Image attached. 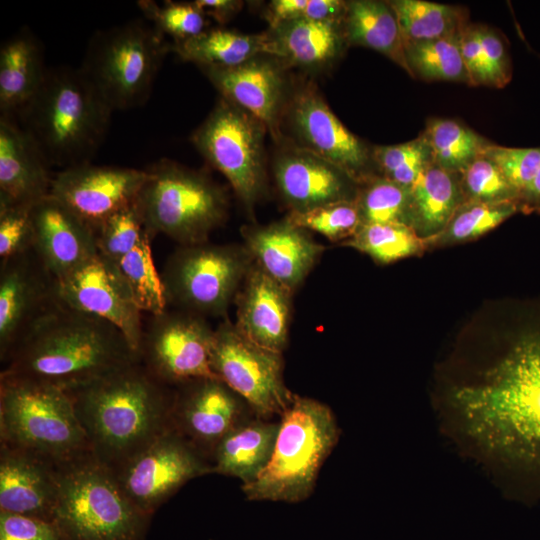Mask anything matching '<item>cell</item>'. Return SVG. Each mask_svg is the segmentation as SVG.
I'll use <instances>...</instances> for the list:
<instances>
[{
	"instance_id": "obj_1",
	"label": "cell",
	"mask_w": 540,
	"mask_h": 540,
	"mask_svg": "<svg viewBox=\"0 0 540 540\" xmlns=\"http://www.w3.org/2000/svg\"><path fill=\"white\" fill-rule=\"evenodd\" d=\"M459 431L540 488V334L517 340L477 379L454 387Z\"/></svg>"
},
{
	"instance_id": "obj_2",
	"label": "cell",
	"mask_w": 540,
	"mask_h": 540,
	"mask_svg": "<svg viewBox=\"0 0 540 540\" xmlns=\"http://www.w3.org/2000/svg\"><path fill=\"white\" fill-rule=\"evenodd\" d=\"M139 360L112 323L61 302L1 363L0 378L47 384L68 392Z\"/></svg>"
},
{
	"instance_id": "obj_3",
	"label": "cell",
	"mask_w": 540,
	"mask_h": 540,
	"mask_svg": "<svg viewBox=\"0 0 540 540\" xmlns=\"http://www.w3.org/2000/svg\"><path fill=\"white\" fill-rule=\"evenodd\" d=\"M67 393L91 454L113 472L170 429L173 387L140 360Z\"/></svg>"
},
{
	"instance_id": "obj_4",
	"label": "cell",
	"mask_w": 540,
	"mask_h": 540,
	"mask_svg": "<svg viewBox=\"0 0 540 540\" xmlns=\"http://www.w3.org/2000/svg\"><path fill=\"white\" fill-rule=\"evenodd\" d=\"M113 111L80 69H47L34 97L17 113L48 166L90 163Z\"/></svg>"
},
{
	"instance_id": "obj_5",
	"label": "cell",
	"mask_w": 540,
	"mask_h": 540,
	"mask_svg": "<svg viewBox=\"0 0 540 540\" xmlns=\"http://www.w3.org/2000/svg\"><path fill=\"white\" fill-rule=\"evenodd\" d=\"M326 404L294 394L281 415L273 454L258 478L241 489L249 501L298 503L311 496L321 467L339 440Z\"/></svg>"
},
{
	"instance_id": "obj_6",
	"label": "cell",
	"mask_w": 540,
	"mask_h": 540,
	"mask_svg": "<svg viewBox=\"0 0 540 540\" xmlns=\"http://www.w3.org/2000/svg\"><path fill=\"white\" fill-rule=\"evenodd\" d=\"M57 474L53 522L62 540H145L152 515L131 502L91 453L57 465Z\"/></svg>"
},
{
	"instance_id": "obj_7",
	"label": "cell",
	"mask_w": 540,
	"mask_h": 540,
	"mask_svg": "<svg viewBox=\"0 0 540 540\" xmlns=\"http://www.w3.org/2000/svg\"><path fill=\"white\" fill-rule=\"evenodd\" d=\"M0 445L55 465L91 453L66 391L8 378H0Z\"/></svg>"
},
{
	"instance_id": "obj_8",
	"label": "cell",
	"mask_w": 540,
	"mask_h": 540,
	"mask_svg": "<svg viewBox=\"0 0 540 540\" xmlns=\"http://www.w3.org/2000/svg\"><path fill=\"white\" fill-rule=\"evenodd\" d=\"M146 171L135 205L150 239L164 234L183 246L207 242L226 219L224 191L205 174L170 159Z\"/></svg>"
},
{
	"instance_id": "obj_9",
	"label": "cell",
	"mask_w": 540,
	"mask_h": 540,
	"mask_svg": "<svg viewBox=\"0 0 540 540\" xmlns=\"http://www.w3.org/2000/svg\"><path fill=\"white\" fill-rule=\"evenodd\" d=\"M171 47L152 23L130 21L95 33L80 68L112 111L142 106Z\"/></svg>"
},
{
	"instance_id": "obj_10",
	"label": "cell",
	"mask_w": 540,
	"mask_h": 540,
	"mask_svg": "<svg viewBox=\"0 0 540 540\" xmlns=\"http://www.w3.org/2000/svg\"><path fill=\"white\" fill-rule=\"evenodd\" d=\"M247 249L207 242L186 245L167 260L160 274L168 305L198 315H221L236 297L249 269Z\"/></svg>"
},
{
	"instance_id": "obj_11",
	"label": "cell",
	"mask_w": 540,
	"mask_h": 540,
	"mask_svg": "<svg viewBox=\"0 0 540 540\" xmlns=\"http://www.w3.org/2000/svg\"><path fill=\"white\" fill-rule=\"evenodd\" d=\"M266 130L256 117L221 98L191 137L196 149L226 177L249 210L265 189Z\"/></svg>"
},
{
	"instance_id": "obj_12",
	"label": "cell",
	"mask_w": 540,
	"mask_h": 540,
	"mask_svg": "<svg viewBox=\"0 0 540 540\" xmlns=\"http://www.w3.org/2000/svg\"><path fill=\"white\" fill-rule=\"evenodd\" d=\"M211 367L257 417H281L293 400L295 393L283 378L282 353L254 343L229 321L214 330Z\"/></svg>"
},
{
	"instance_id": "obj_13",
	"label": "cell",
	"mask_w": 540,
	"mask_h": 540,
	"mask_svg": "<svg viewBox=\"0 0 540 540\" xmlns=\"http://www.w3.org/2000/svg\"><path fill=\"white\" fill-rule=\"evenodd\" d=\"M213 336L203 316L167 307L144 323L140 361L172 387L193 379L217 378L211 367Z\"/></svg>"
},
{
	"instance_id": "obj_14",
	"label": "cell",
	"mask_w": 540,
	"mask_h": 540,
	"mask_svg": "<svg viewBox=\"0 0 540 540\" xmlns=\"http://www.w3.org/2000/svg\"><path fill=\"white\" fill-rule=\"evenodd\" d=\"M113 473L131 502L153 515L187 482L212 473V466L168 429Z\"/></svg>"
},
{
	"instance_id": "obj_15",
	"label": "cell",
	"mask_w": 540,
	"mask_h": 540,
	"mask_svg": "<svg viewBox=\"0 0 540 540\" xmlns=\"http://www.w3.org/2000/svg\"><path fill=\"white\" fill-rule=\"evenodd\" d=\"M255 416L247 402L218 378L193 379L173 387L169 428L209 463L218 443Z\"/></svg>"
},
{
	"instance_id": "obj_16",
	"label": "cell",
	"mask_w": 540,
	"mask_h": 540,
	"mask_svg": "<svg viewBox=\"0 0 540 540\" xmlns=\"http://www.w3.org/2000/svg\"><path fill=\"white\" fill-rule=\"evenodd\" d=\"M286 107L296 146L337 166L356 183L373 177L372 148L345 127L313 85L299 88Z\"/></svg>"
},
{
	"instance_id": "obj_17",
	"label": "cell",
	"mask_w": 540,
	"mask_h": 540,
	"mask_svg": "<svg viewBox=\"0 0 540 540\" xmlns=\"http://www.w3.org/2000/svg\"><path fill=\"white\" fill-rule=\"evenodd\" d=\"M61 303L57 279L34 248L0 261V360Z\"/></svg>"
},
{
	"instance_id": "obj_18",
	"label": "cell",
	"mask_w": 540,
	"mask_h": 540,
	"mask_svg": "<svg viewBox=\"0 0 540 540\" xmlns=\"http://www.w3.org/2000/svg\"><path fill=\"white\" fill-rule=\"evenodd\" d=\"M148 172L91 163L61 170L50 195L61 201L94 231L108 218L135 203Z\"/></svg>"
},
{
	"instance_id": "obj_19",
	"label": "cell",
	"mask_w": 540,
	"mask_h": 540,
	"mask_svg": "<svg viewBox=\"0 0 540 540\" xmlns=\"http://www.w3.org/2000/svg\"><path fill=\"white\" fill-rule=\"evenodd\" d=\"M60 301L116 326L138 353L143 335L142 311L113 264L99 254L57 280Z\"/></svg>"
},
{
	"instance_id": "obj_20",
	"label": "cell",
	"mask_w": 540,
	"mask_h": 540,
	"mask_svg": "<svg viewBox=\"0 0 540 540\" xmlns=\"http://www.w3.org/2000/svg\"><path fill=\"white\" fill-rule=\"evenodd\" d=\"M277 58L260 55L230 68H201L222 98L260 120L275 141L282 139L287 85Z\"/></svg>"
},
{
	"instance_id": "obj_21",
	"label": "cell",
	"mask_w": 540,
	"mask_h": 540,
	"mask_svg": "<svg viewBox=\"0 0 540 540\" xmlns=\"http://www.w3.org/2000/svg\"><path fill=\"white\" fill-rule=\"evenodd\" d=\"M273 173L278 190L291 212L355 200L356 182L343 170L295 144L276 155Z\"/></svg>"
},
{
	"instance_id": "obj_22",
	"label": "cell",
	"mask_w": 540,
	"mask_h": 540,
	"mask_svg": "<svg viewBox=\"0 0 540 540\" xmlns=\"http://www.w3.org/2000/svg\"><path fill=\"white\" fill-rule=\"evenodd\" d=\"M31 218L33 248L57 280L98 255L94 229L52 195L31 207Z\"/></svg>"
},
{
	"instance_id": "obj_23",
	"label": "cell",
	"mask_w": 540,
	"mask_h": 540,
	"mask_svg": "<svg viewBox=\"0 0 540 540\" xmlns=\"http://www.w3.org/2000/svg\"><path fill=\"white\" fill-rule=\"evenodd\" d=\"M236 295L235 326L254 343L282 353L291 319V292L259 265H252Z\"/></svg>"
},
{
	"instance_id": "obj_24",
	"label": "cell",
	"mask_w": 540,
	"mask_h": 540,
	"mask_svg": "<svg viewBox=\"0 0 540 540\" xmlns=\"http://www.w3.org/2000/svg\"><path fill=\"white\" fill-rule=\"evenodd\" d=\"M58 492L57 465L0 445V512L53 522Z\"/></svg>"
},
{
	"instance_id": "obj_25",
	"label": "cell",
	"mask_w": 540,
	"mask_h": 540,
	"mask_svg": "<svg viewBox=\"0 0 540 540\" xmlns=\"http://www.w3.org/2000/svg\"><path fill=\"white\" fill-rule=\"evenodd\" d=\"M243 235L256 264L291 292L304 281L325 249L287 219L245 227Z\"/></svg>"
},
{
	"instance_id": "obj_26",
	"label": "cell",
	"mask_w": 540,
	"mask_h": 540,
	"mask_svg": "<svg viewBox=\"0 0 540 540\" xmlns=\"http://www.w3.org/2000/svg\"><path fill=\"white\" fill-rule=\"evenodd\" d=\"M49 166L11 117L0 118V203L33 206L50 194Z\"/></svg>"
},
{
	"instance_id": "obj_27",
	"label": "cell",
	"mask_w": 540,
	"mask_h": 540,
	"mask_svg": "<svg viewBox=\"0 0 540 540\" xmlns=\"http://www.w3.org/2000/svg\"><path fill=\"white\" fill-rule=\"evenodd\" d=\"M268 31L275 44V58L285 66L326 67L341 55L346 45L342 20L299 18Z\"/></svg>"
},
{
	"instance_id": "obj_28",
	"label": "cell",
	"mask_w": 540,
	"mask_h": 540,
	"mask_svg": "<svg viewBox=\"0 0 540 540\" xmlns=\"http://www.w3.org/2000/svg\"><path fill=\"white\" fill-rule=\"evenodd\" d=\"M279 421L253 417L229 432L216 446L212 473L238 478L247 485L266 468L274 451Z\"/></svg>"
},
{
	"instance_id": "obj_29",
	"label": "cell",
	"mask_w": 540,
	"mask_h": 540,
	"mask_svg": "<svg viewBox=\"0 0 540 540\" xmlns=\"http://www.w3.org/2000/svg\"><path fill=\"white\" fill-rule=\"evenodd\" d=\"M463 203L459 174L431 162L410 189L408 225L424 239L437 237Z\"/></svg>"
},
{
	"instance_id": "obj_30",
	"label": "cell",
	"mask_w": 540,
	"mask_h": 540,
	"mask_svg": "<svg viewBox=\"0 0 540 540\" xmlns=\"http://www.w3.org/2000/svg\"><path fill=\"white\" fill-rule=\"evenodd\" d=\"M342 29L346 45L373 49L413 77L398 20L387 1H346Z\"/></svg>"
},
{
	"instance_id": "obj_31",
	"label": "cell",
	"mask_w": 540,
	"mask_h": 540,
	"mask_svg": "<svg viewBox=\"0 0 540 540\" xmlns=\"http://www.w3.org/2000/svg\"><path fill=\"white\" fill-rule=\"evenodd\" d=\"M47 69L36 38L20 32L0 50L1 116L17 114L40 89Z\"/></svg>"
},
{
	"instance_id": "obj_32",
	"label": "cell",
	"mask_w": 540,
	"mask_h": 540,
	"mask_svg": "<svg viewBox=\"0 0 540 540\" xmlns=\"http://www.w3.org/2000/svg\"><path fill=\"white\" fill-rule=\"evenodd\" d=\"M171 49L200 68H230L260 55L275 57V44L269 31L243 34L222 28L205 30L192 38L174 42Z\"/></svg>"
},
{
	"instance_id": "obj_33",
	"label": "cell",
	"mask_w": 540,
	"mask_h": 540,
	"mask_svg": "<svg viewBox=\"0 0 540 540\" xmlns=\"http://www.w3.org/2000/svg\"><path fill=\"white\" fill-rule=\"evenodd\" d=\"M400 27L404 46L461 34L470 24L463 6L425 0L387 1Z\"/></svg>"
},
{
	"instance_id": "obj_34",
	"label": "cell",
	"mask_w": 540,
	"mask_h": 540,
	"mask_svg": "<svg viewBox=\"0 0 540 540\" xmlns=\"http://www.w3.org/2000/svg\"><path fill=\"white\" fill-rule=\"evenodd\" d=\"M433 162L456 174L463 172L489 143L465 124L447 118H430L423 132Z\"/></svg>"
},
{
	"instance_id": "obj_35",
	"label": "cell",
	"mask_w": 540,
	"mask_h": 540,
	"mask_svg": "<svg viewBox=\"0 0 540 540\" xmlns=\"http://www.w3.org/2000/svg\"><path fill=\"white\" fill-rule=\"evenodd\" d=\"M150 241L149 236L144 237L113 264L138 308L149 315L161 313L168 307L161 275L153 262Z\"/></svg>"
},
{
	"instance_id": "obj_36",
	"label": "cell",
	"mask_w": 540,
	"mask_h": 540,
	"mask_svg": "<svg viewBox=\"0 0 540 540\" xmlns=\"http://www.w3.org/2000/svg\"><path fill=\"white\" fill-rule=\"evenodd\" d=\"M460 36H450L405 47L413 77L426 81H456L470 85L464 64Z\"/></svg>"
},
{
	"instance_id": "obj_37",
	"label": "cell",
	"mask_w": 540,
	"mask_h": 540,
	"mask_svg": "<svg viewBox=\"0 0 540 540\" xmlns=\"http://www.w3.org/2000/svg\"><path fill=\"white\" fill-rule=\"evenodd\" d=\"M345 244L385 264L419 253L424 238L407 224L371 223L362 224Z\"/></svg>"
},
{
	"instance_id": "obj_38",
	"label": "cell",
	"mask_w": 540,
	"mask_h": 540,
	"mask_svg": "<svg viewBox=\"0 0 540 540\" xmlns=\"http://www.w3.org/2000/svg\"><path fill=\"white\" fill-rule=\"evenodd\" d=\"M366 182V186L356 197L362 224L408 225L410 190L383 176H373Z\"/></svg>"
},
{
	"instance_id": "obj_39",
	"label": "cell",
	"mask_w": 540,
	"mask_h": 540,
	"mask_svg": "<svg viewBox=\"0 0 540 540\" xmlns=\"http://www.w3.org/2000/svg\"><path fill=\"white\" fill-rule=\"evenodd\" d=\"M372 158L383 177L409 190L419 174L433 162L430 146L423 133L405 143L374 146Z\"/></svg>"
},
{
	"instance_id": "obj_40",
	"label": "cell",
	"mask_w": 540,
	"mask_h": 540,
	"mask_svg": "<svg viewBox=\"0 0 540 540\" xmlns=\"http://www.w3.org/2000/svg\"><path fill=\"white\" fill-rule=\"evenodd\" d=\"M520 208V202L463 203L437 237L445 243L477 238L497 227Z\"/></svg>"
},
{
	"instance_id": "obj_41",
	"label": "cell",
	"mask_w": 540,
	"mask_h": 540,
	"mask_svg": "<svg viewBox=\"0 0 540 540\" xmlns=\"http://www.w3.org/2000/svg\"><path fill=\"white\" fill-rule=\"evenodd\" d=\"M286 219L297 227L320 233L331 241L352 237L362 225L356 199L303 212H290Z\"/></svg>"
},
{
	"instance_id": "obj_42",
	"label": "cell",
	"mask_w": 540,
	"mask_h": 540,
	"mask_svg": "<svg viewBox=\"0 0 540 540\" xmlns=\"http://www.w3.org/2000/svg\"><path fill=\"white\" fill-rule=\"evenodd\" d=\"M464 203H500L519 201V193L501 170L480 154L459 174Z\"/></svg>"
},
{
	"instance_id": "obj_43",
	"label": "cell",
	"mask_w": 540,
	"mask_h": 540,
	"mask_svg": "<svg viewBox=\"0 0 540 540\" xmlns=\"http://www.w3.org/2000/svg\"><path fill=\"white\" fill-rule=\"evenodd\" d=\"M95 235L98 254L112 264L149 236L135 203L108 218Z\"/></svg>"
},
{
	"instance_id": "obj_44",
	"label": "cell",
	"mask_w": 540,
	"mask_h": 540,
	"mask_svg": "<svg viewBox=\"0 0 540 540\" xmlns=\"http://www.w3.org/2000/svg\"><path fill=\"white\" fill-rule=\"evenodd\" d=\"M138 6L162 34L170 35L175 42L192 38L205 31V18L192 3L167 1L162 5L150 0L138 1Z\"/></svg>"
},
{
	"instance_id": "obj_45",
	"label": "cell",
	"mask_w": 540,
	"mask_h": 540,
	"mask_svg": "<svg viewBox=\"0 0 540 540\" xmlns=\"http://www.w3.org/2000/svg\"><path fill=\"white\" fill-rule=\"evenodd\" d=\"M481 154L501 170L519 196L540 169V147L515 148L489 142Z\"/></svg>"
},
{
	"instance_id": "obj_46",
	"label": "cell",
	"mask_w": 540,
	"mask_h": 540,
	"mask_svg": "<svg viewBox=\"0 0 540 540\" xmlns=\"http://www.w3.org/2000/svg\"><path fill=\"white\" fill-rule=\"evenodd\" d=\"M31 207L0 203V261L33 248Z\"/></svg>"
},
{
	"instance_id": "obj_47",
	"label": "cell",
	"mask_w": 540,
	"mask_h": 540,
	"mask_svg": "<svg viewBox=\"0 0 540 540\" xmlns=\"http://www.w3.org/2000/svg\"><path fill=\"white\" fill-rule=\"evenodd\" d=\"M479 33L488 70L489 86L503 88L512 78L507 43L499 32L488 26L479 25Z\"/></svg>"
},
{
	"instance_id": "obj_48",
	"label": "cell",
	"mask_w": 540,
	"mask_h": 540,
	"mask_svg": "<svg viewBox=\"0 0 540 540\" xmlns=\"http://www.w3.org/2000/svg\"><path fill=\"white\" fill-rule=\"evenodd\" d=\"M0 540H62L54 522L0 512Z\"/></svg>"
},
{
	"instance_id": "obj_49",
	"label": "cell",
	"mask_w": 540,
	"mask_h": 540,
	"mask_svg": "<svg viewBox=\"0 0 540 540\" xmlns=\"http://www.w3.org/2000/svg\"><path fill=\"white\" fill-rule=\"evenodd\" d=\"M460 49L471 86H489L488 70L479 33V24H469L460 36Z\"/></svg>"
},
{
	"instance_id": "obj_50",
	"label": "cell",
	"mask_w": 540,
	"mask_h": 540,
	"mask_svg": "<svg viewBox=\"0 0 540 540\" xmlns=\"http://www.w3.org/2000/svg\"><path fill=\"white\" fill-rule=\"evenodd\" d=\"M308 0H273L268 4L266 19L270 28L303 18Z\"/></svg>"
},
{
	"instance_id": "obj_51",
	"label": "cell",
	"mask_w": 540,
	"mask_h": 540,
	"mask_svg": "<svg viewBox=\"0 0 540 540\" xmlns=\"http://www.w3.org/2000/svg\"><path fill=\"white\" fill-rule=\"evenodd\" d=\"M346 1L308 0L303 18L312 20H342Z\"/></svg>"
},
{
	"instance_id": "obj_52",
	"label": "cell",
	"mask_w": 540,
	"mask_h": 540,
	"mask_svg": "<svg viewBox=\"0 0 540 540\" xmlns=\"http://www.w3.org/2000/svg\"><path fill=\"white\" fill-rule=\"evenodd\" d=\"M195 5L204 15H208L220 24L229 21L243 6L236 0H196Z\"/></svg>"
},
{
	"instance_id": "obj_53",
	"label": "cell",
	"mask_w": 540,
	"mask_h": 540,
	"mask_svg": "<svg viewBox=\"0 0 540 540\" xmlns=\"http://www.w3.org/2000/svg\"><path fill=\"white\" fill-rule=\"evenodd\" d=\"M521 206L529 209L540 208V169L530 182V184L522 191L519 196Z\"/></svg>"
}]
</instances>
